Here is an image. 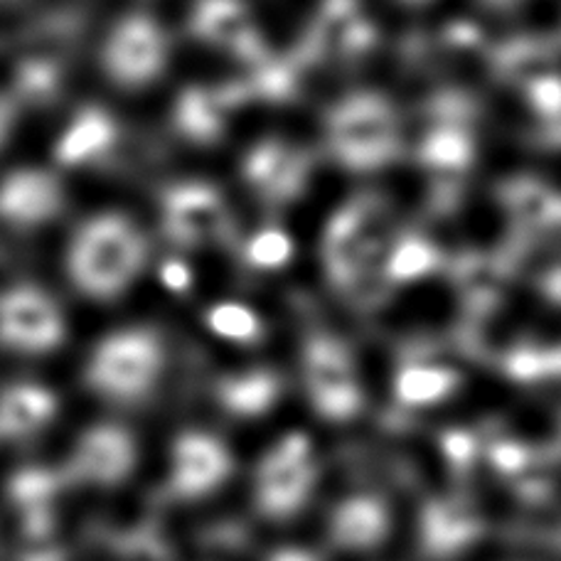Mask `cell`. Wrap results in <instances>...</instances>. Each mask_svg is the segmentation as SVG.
Segmentation results:
<instances>
[{
  "label": "cell",
  "instance_id": "obj_1",
  "mask_svg": "<svg viewBox=\"0 0 561 561\" xmlns=\"http://www.w3.org/2000/svg\"><path fill=\"white\" fill-rule=\"evenodd\" d=\"M146 262V239L122 213L84 219L65 249L69 284L92 300H112L134 284Z\"/></svg>",
  "mask_w": 561,
  "mask_h": 561
},
{
  "label": "cell",
  "instance_id": "obj_2",
  "mask_svg": "<svg viewBox=\"0 0 561 561\" xmlns=\"http://www.w3.org/2000/svg\"><path fill=\"white\" fill-rule=\"evenodd\" d=\"M163 347L148 328L114 330L99 340L84 363V385L112 404H136L158 385Z\"/></svg>",
  "mask_w": 561,
  "mask_h": 561
},
{
  "label": "cell",
  "instance_id": "obj_3",
  "mask_svg": "<svg viewBox=\"0 0 561 561\" xmlns=\"http://www.w3.org/2000/svg\"><path fill=\"white\" fill-rule=\"evenodd\" d=\"M320 488V458L304 434L280 436L256 460L249 495L256 515L268 523H288L313 503Z\"/></svg>",
  "mask_w": 561,
  "mask_h": 561
},
{
  "label": "cell",
  "instance_id": "obj_4",
  "mask_svg": "<svg viewBox=\"0 0 561 561\" xmlns=\"http://www.w3.org/2000/svg\"><path fill=\"white\" fill-rule=\"evenodd\" d=\"M67 318L53 294L35 284L0 290V347L23 357H43L65 345Z\"/></svg>",
  "mask_w": 561,
  "mask_h": 561
},
{
  "label": "cell",
  "instance_id": "obj_5",
  "mask_svg": "<svg viewBox=\"0 0 561 561\" xmlns=\"http://www.w3.org/2000/svg\"><path fill=\"white\" fill-rule=\"evenodd\" d=\"M234 476V456L217 436L187 431L168 456V488L178 500H207Z\"/></svg>",
  "mask_w": 561,
  "mask_h": 561
},
{
  "label": "cell",
  "instance_id": "obj_6",
  "mask_svg": "<svg viewBox=\"0 0 561 561\" xmlns=\"http://www.w3.org/2000/svg\"><path fill=\"white\" fill-rule=\"evenodd\" d=\"M102 67L116 87L138 89L163 72L165 37L153 20L128 15L112 27L102 47Z\"/></svg>",
  "mask_w": 561,
  "mask_h": 561
},
{
  "label": "cell",
  "instance_id": "obj_7",
  "mask_svg": "<svg viewBox=\"0 0 561 561\" xmlns=\"http://www.w3.org/2000/svg\"><path fill=\"white\" fill-rule=\"evenodd\" d=\"M65 205V185L45 168L27 165L0 178V222L20 232L49 225Z\"/></svg>",
  "mask_w": 561,
  "mask_h": 561
},
{
  "label": "cell",
  "instance_id": "obj_8",
  "mask_svg": "<svg viewBox=\"0 0 561 561\" xmlns=\"http://www.w3.org/2000/svg\"><path fill=\"white\" fill-rule=\"evenodd\" d=\"M392 507L373 493L340 497L325 523L330 545L345 554H367L379 549L392 535Z\"/></svg>",
  "mask_w": 561,
  "mask_h": 561
},
{
  "label": "cell",
  "instance_id": "obj_9",
  "mask_svg": "<svg viewBox=\"0 0 561 561\" xmlns=\"http://www.w3.org/2000/svg\"><path fill=\"white\" fill-rule=\"evenodd\" d=\"M138 450L134 436L122 426L102 424L77 438L72 463L79 478L94 485H116L131 476Z\"/></svg>",
  "mask_w": 561,
  "mask_h": 561
},
{
  "label": "cell",
  "instance_id": "obj_10",
  "mask_svg": "<svg viewBox=\"0 0 561 561\" xmlns=\"http://www.w3.org/2000/svg\"><path fill=\"white\" fill-rule=\"evenodd\" d=\"M310 389L316 407L325 416L345 419L357 409L359 392L337 347L320 343L310 355Z\"/></svg>",
  "mask_w": 561,
  "mask_h": 561
},
{
  "label": "cell",
  "instance_id": "obj_11",
  "mask_svg": "<svg viewBox=\"0 0 561 561\" xmlns=\"http://www.w3.org/2000/svg\"><path fill=\"white\" fill-rule=\"evenodd\" d=\"M55 409V394L43 385H13L0 394V431L8 436L30 434V431L47 424Z\"/></svg>",
  "mask_w": 561,
  "mask_h": 561
},
{
  "label": "cell",
  "instance_id": "obj_12",
  "mask_svg": "<svg viewBox=\"0 0 561 561\" xmlns=\"http://www.w3.org/2000/svg\"><path fill=\"white\" fill-rule=\"evenodd\" d=\"M116 126L112 118L96 108H87L79 114L65 131L57 146V158L65 165H82L87 160L102 156L112 146Z\"/></svg>",
  "mask_w": 561,
  "mask_h": 561
},
{
  "label": "cell",
  "instance_id": "obj_13",
  "mask_svg": "<svg viewBox=\"0 0 561 561\" xmlns=\"http://www.w3.org/2000/svg\"><path fill=\"white\" fill-rule=\"evenodd\" d=\"M165 219L168 229L178 239H197L215 227V199L197 187L175 190L165 199Z\"/></svg>",
  "mask_w": 561,
  "mask_h": 561
},
{
  "label": "cell",
  "instance_id": "obj_14",
  "mask_svg": "<svg viewBox=\"0 0 561 561\" xmlns=\"http://www.w3.org/2000/svg\"><path fill=\"white\" fill-rule=\"evenodd\" d=\"M207 323L217 335L229 337V340H242V343H249V340H254L259 333H262L256 316L239 304L215 306L209 310Z\"/></svg>",
  "mask_w": 561,
  "mask_h": 561
},
{
  "label": "cell",
  "instance_id": "obj_15",
  "mask_svg": "<svg viewBox=\"0 0 561 561\" xmlns=\"http://www.w3.org/2000/svg\"><path fill=\"white\" fill-rule=\"evenodd\" d=\"M450 385H454V379H450L448 373L412 367L399 377V394H402L407 402H434V399L448 392Z\"/></svg>",
  "mask_w": 561,
  "mask_h": 561
},
{
  "label": "cell",
  "instance_id": "obj_16",
  "mask_svg": "<svg viewBox=\"0 0 561 561\" xmlns=\"http://www.w3.org/2000/svg\"><path fill=\"white\" fill-rule=\"evenodd\" d=\"M294 247H290V239L284 232H276V229H268V232L259 234L252 244H249V259L256 266L264 268H276L284 266Z\"/></svg>",
  "mask_w": 561,
  "mask_h": 561
},
{
  "label": "cell",
  "instance_id": "obj_17",
  "mask_svg": "<svg viewBox=\"0 0 561 561\" xmlns=\"http://www.w3.org/2000/svg\"><path fill=\"white\" fill-rule=\"evenodd\" d=\"M428 266H431L428 247L416 244V242H409L399 249V254L394 256V264H392L394 274L399 276H414V274L426 272Z\"/></svg>",
  "mask_w": 561,
  "mask_h": 561
},
{
  "label": "cell",
  "instance_id": "obj_18",
  "mask_svg": "<svg viewBox=\"0 0 561 561\" xmlns=\"http://www.w3.org/2000/svg\"><path fill=\"white\" fill-rule=\"evenodd\" d=\"M15 118H18L15 104L10 102V99H8L5 94H0V150L5 148V144L10 140V136H13Z\"/></svg>",
  "mask_w": 561,
  "mask_h": 561
},
{
  "label": "cell",
  "instance_id": "obj_19",
  "mask_svg": "<svg viewBox=\"0 0 561 561\" xmlns=\"http://www.w3.org/2000/svg\"><path fill=\"white\" fill-rule=\"evenodd\" d=\"M266 561H320V557L304 547H280L274 554H268Z\"/></svg>",
  "mask_w": 561,
  "mask_h": 561
},
{
  "label": "cell",
  "instance_id": "obj_20",
  "mask_svg": "<svg viewBox=\"0 0 561 561\" xmlns=\"http://www.w3.org/2000/svg\"><path fill=\"white\" fill-rule=\"evenodd\" d=\"M165 278H168V284L173 286V288H187L190 272H187L183 264H170L165 268Z\"/></svg>",
  "mask_w": 561,
  "mask_h": 561
},
{
  "label": "cell",
  "instance_id": "obj_21",
  "mask_svg": "<svg viewBox=\"0 0 561 561\" xmlns=\"http://www.w3.org/2000/svg\"><path fill=\"white\" fill-rule=\"evenodd\" d=\"M0 3H3V0H0Z\"/></svg>",
  "mask_w": 561,
  "mask_h": 561
}]
</instances>
